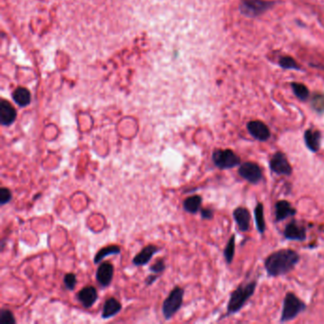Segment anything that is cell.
Here are the masks:
<instances>
[{"label":"cell","instance_id":"obj_10","mask_svg":"<svg viewBox=\"0 0 324 324\" xmlns=\"http://www.w3.org/2000/svg\"><path fill=\"white\" fill-rule=\"evenodd\" d=\"M247 130L253 138L259 142H266L271 136L268 127L260 121H250L247 124Z\"/></svg>","mask_w":324,"mask_h":324},{"label":"cell","instance_id":"obj_19","mask_svg":"<svg viewBox=\"0 0 324 324\" xmlns=\"http://www.w3.org/2000/svg\"><path fill=\"white\" fill-rule=\"evenodd\" d=\"M203 199L199 195H193L186 198L183 203V208L185 211L190 214H196L199 212L202 208Z\"/></svg>","mask_w":324,"mask_h":324},{"label":"cell","instance_id":"obj_29","mask_svg":"<svg viewBox=\"0 0 324 324\" xmlns=\"http://www.w3.org/2000/svg\"><path fill=\"white\" fill-rule=\"evenodd\" d=\"M64 283H65V286L68 290H73L75 288L76 283H77L76 276L72 273L66 274L65 277H64Z\"/></svg>","mask_w":324,"mask_h":324},{"label":"cell","instance_id":"obj_26","mask_svg":"<svg viewBox=\"0 0 324 324\" xmlns=\"http://www.w3.org/2000/svg\"><path fill=\"white\" fill-rule=\"evenodd\" d=\"M16 321L13 313L8 309H2L0 312V324H16Z\"/></svg>","mask_w":324,"mask_h":324},{"label":"cell","instance_id":"obj_21","mask_svg":"<svg viewBox=\"0 0 324 324\" xmlns=\"http://www.w3.org/2000/svg\"><path fill=\"white\" fill-rule=\"evenodd\" d=\"M13 98L20 107H26L31 102V93L25 88H18L13 93Z\"/></svg>","mask_w":324,"mask_h":324},{"label":"cell","instance_id":"obj_18","mask_svg":"<svg viewBox=\"0 0 324 324\" xmlns=\"http://www.w3.org/2000/svg\"><path fill=\"white\" fill-rule=\"evenodd\" d=\"M122 310V305L114 298H110L105 301L103 310H102V318L110 319L116 316Z\"/></svg>","mask_w":324,"mask_h":324},{"label":"cell","instance_id":"obj_13","mask_svg":"<svg viewBox=\"0 0 324 324\" xmlns=\"http://www.w3.org/2000/svg\"><path fill=\"white\" fill-rule=\"evenodd\" d=\"M76 298L85 308H91L98 300L97 290L93 286H86L78 292Z\"/></svg>","mask_w":324,"mask_h":324},{"label":"cell","instance_id":"obj_30","mask_svg":"<svg viewBox=\"0 0 324 324\" xmlns=\"http://www.w3.org/2000/svg\"><path fill=\"white\" fill-rule=\"evenodd\" d=\"M164 269H165V264H164V261H163V259H157L155 261V263L152 266H150V271L153 274H157V275L163 272Z\"/></svg>","mask_w":324,"mask_h":324},{"label":"cell","instance_id":"obj_3","mask_svg":"<svg viewBox=\"0 0 324 324\" xmlns=\"http://www.w3.org/2000/svg\"><path fill=\"white\" fill-rule=\"evenodd\" d=\"M307 305L299 299L294 293L288 292L285 295L282 305L280 323H287L296 319L301 313L305 311Z\"/></svg>","mask_w":324,"mask_h":324},{"label":"cell","instance_id":"obj_16","mask_svg":"<svg viewBox=\"0 0 324 324\" xmlns=\"http://www.w3.org/2000/svg\"><path fill=\"white\" fill-rule=\"evenodd\" d=\"M322 132L320 130H307L304 132V142L307 148L312 152H318L322 144Z\"/></svg>","mask_w":324,"mask_h":324},{"label":"cell","instance_id":"obj_31","mask_svg":"<svg viewBox=\"0 0 324 324\" xmlns=\"http://www.w3.org/2000/svg\"><path fill=\"white\" fill-rule=\"evenodd\" d=\"M201 216L205 220H211L214 217V212L210 209H201Z\"/></svg>","mask_w":324,"mask_h":324},{"label":"cell","instance_id":"obj_32","mask_svg":"<svg viewBox=\"0 0 324 324\" xmlns=\"http://www.w3.org/2000/svg\"><path fill=\"white\" fill-rule=\"evenodd\" d=\"M158 278V276L157 275H151V276H148L146 279V285H151L152 283H154L156 281V279Z\"/></svg>","mask_w":324,"mask_h":324},{"label":"cell","instance_id":"obj_12","mask_svg":"<svg viewBox=\"0 0 324 324\" xmlns=\"http://www.w3.org/2000/svg\"><path fill=\"white\" fill-rule=\"evenodd\" d=\"M234 220L241 232H247L250 228L251 216L248 209L245 208H237L233 211Z\"/></svg>","mask_w":324,"mask_h":324},{"label":"cell","instance_id":"obj_6","mask_svg":"<svg viewBox=\"0 0 324 324\" xmlns=\"http://www.w3.org/2000/svg\"><path fill=\"white\" fill-rule=\"evenodd\" d=\"M274 3L264 0H243L240 5V11L243 15L254 17L267 11Z\"/></svg>","mask_w":324,"mask_h":324},{"label":"cell","instance_id":"obj_4","mask_svg":"<svg viewBox=\"0 0 324 324\" xmlns=\"http://www.w3.org/2000/svg\"><path fill=\"white\" fill-rule=\"evenodd\" d=\"M185 291L183 288L176 286L167 296L162 303V315L165 320H170L182 307Z\"/></svg>","mask_w":324,"mask_h":324},{"label":"cell","instance_id":"obj_20","mask_svg":"<svg viewBox=\"0 0 324 324\" xmlns=\"http://www.w3.org/2000/svg\"><path fill=\"white\" fill-rule=\"evenodd\" d=\"M255 223L256 227L259 233L263 234L266 229V224L264 219V210L263 205L261 203H258L254 209Z\"/></svg>","mask_w":324,"mask_h":324},{"label":"cell","instance_id":"obj_8","mask_svg":"<svg viewBox=\"0 0 324 324\" xmlns=\"http://www.w3.org/2000/svg\"><path fill=\"white\" fill-rule=\"evenodd\" d=\"M269 167L273 173L278 175L290 176L293 172V168L290 162H288L286 155L280 151H277L273 154L269 161Z\"/></svg>","mask_w":324,"mask_h":324},{"label":"cell","instance_id":"obj_9","mask_svg":"<svg viewBox=\"0 0 324 324\" xmlns=\"http://www.w3.org/2000/svg\"><path fill=\"white\" fill-rule=\"evenodd\" d=\"M283 236L286 240L303 242L307 238V229L303 226L297 223V221L292 220L284 228Z\"/></svg>","mask_w":324,"mask_h":324},{"label":"cell","instance_id":"obj_27","mask_svg":"<svg viewBox=\"0 0 324 324\" xmlns=\"http://www.w3.org/2000/svg\"><path fill=\"white\" fill-rule=\"evenodd\" d=\"M279 65L283 69H300V67L298 66L296 61L292 57H289V56L281 57L279 59Z\"/></svg>","mask_w":324,"mask_h":324},{"label":"cell","instance_id":"obj_1","mask_svg":"<svg viewBox=\"0 0 324 324\" xmlns=\"http://www.w3.org/2000/svg\"><path fill=\"white\" fill-rule=\"evenodd\" d=\"M300 259L301 256L295 250L280 249L266 258L264 267L270 277L283 276L294 270Z\"/></svg>","mask_w":324,"mask_h":324},{"label":"cell","instance_id":"obj_5","mask_svg":"<svg viewBox=\"0 0 324 324\" xmlns=\"http://www.w3.org/2000/svg\"><path fill=\"white\" fill-rule=\"evenodd\" d=\"M212 161L220 169H231L241 165V158L231 149H215L212 153Z\"/></svg>","mask_w":324,"mask_h":324},{"label":"cell","instance_id":"obj_17","mask_svg":"<svg viewBox=\"0 0 324 324\" xmlns=\"http://www.w3.org/2000/svg\"><path fill=\"white\" fill-rule=\"evenodd\" d=\"M16 119V112L15 108L5 100L0 103V122L2 126H10Z\"/></svg>","mask_w":324,"mask_h":324},{"label":"cell","instance_id":"obj_25","mask_svg":"<svg viewBox=\"0 0 324 324\" xmlns=\"http://www.w3.org/2000/svg\"><path fill=\"white\" fill-rule=\"evenodd\" d=\"M312 108L319 113H324V94H316L313 96L311 101Z\"/></svg>","mask_w":324,"mask_h":324},{"label":"cell","instance_id":"obj_11","mask_svg":"<svg viewBox=\"0 0 324 324\" xmlns=\"http://www.w3.org/2000/svg\"><path fill=\"white\" fill-rule=\"evenodd\" d=\"M113 273H114L113 265L109 261L103 262L99 265L96 271V279L102 287H108L113 281Z\"/></svg>","mask_w":324,"mask_h":324},{"label":"cell","instance_id":"obj_28","mask_svg":"<svg viewBox=\"0 0 324 324\" xmlns=\"http://www.w3.org/2000/svg\"><path fill=\"white\" fill-rule=\"evenodd\" d=\"M12 200V192L10 189L6 187H1L0 188V204L1 206H5L9 204Z\"/></svg>","mask_w":324,"mask_h":324},{"label":"cell","instance_id":"obj_2","mask_svg":"<svg viewBox=\"0 0 324 324\" xmlns=\"http://www.w3.org/2000/svg\"><path fill=\"white\" fill-rule=\"evenodd\" d=\"M257 281H250L239 285L231 294L227 303V315H233L239 312L250 298L254 295Z\"/></svg>","mask_w":324,"mask_h":324},{"label":"cell","instance_id":"obj_14","mask_svg":"<svg viewBox=\"0 0 324 324\" xmlns=\"http://www.w3.org/2000/svg\"><path fill=\"white\" fill-rule=\"evenodd\" d=\"M161 249L156 246V245H153V244H149V245H146V247H144L141 252H139L138 254L136 255L132 260L133 264L136 265V266H143V265H146L147 264L150 259H152V257L156 253H158Z\"/></svg>","mask_w":324,"mask_h":324},{"label":"cell","instance_id":"obj_22","mask_svg":"<svg viewBox=\"0 0 324 324\" xmlns=\"http://www.w3.org/2000/svg\"><path fill=\"white\" fill-rule=\"evenodd\" d=\"M121 253V248L118 245H109L100 249L94 257V263L98 264L106 257L110 255H118Z\"/></svg>","mask_w":324,"mask_h":324},{"label":"cell","instance_id":"obj_24","mask_svg":"<svg viewBox=\"0 0 324 324\" xmlns=\"http://www.w3.org/2000/svg\"><path fill=\"white\" fill-rule=\"evenodd\" d=\"M292 89L294 91L295 95L301 100V101H305L307 100L308 96H309V91L308 89L303 85V84H300V83H293L292 84Z\"/></svg>","mask_w":324,"mask_h":324},{"label":"cell","instance_id":"obj_15","mask_svg":"<svg viewBox=\"0 0 324 324\" xmlns=\"http://www.w3.org/2000/svg\"><path fill=\"white\" fill-rule=\"evenodd\" d=\"M297 214V210L294 209L288 201L280 200L275 205L276 222H281L289 217H293Z\"/></svg>","mask_w":324,"mask_h":324},{"label":"cell","instance_id":"obj_23","mask_svg":"<svg viewBox=\"0 0 324 324\" xmlns=\"http://www.w3.org/2000/svg\"><path fill=\"white\" fill-rule=\"evenodd\" d=\"M235 250H236V238L235 235H232L224 250V256L227 264H231L235 256Z\"/></svg>","mask_w":324,"mask_h":324},{"label":"cell","instance_id":"obj_7","mask_svg":"<svg viewBox=\"0 0 324 324\" xmlns=\"http://www.w3.org/2000/svg\"><path fill=\"white\" fill-rule=\"evenodd\" d=\"M239 175L252 185H257L262 180V170L260 166L253 162H245L242 163L238 170Z\"/></svg>","mask_w":324,"mask_h":324}]
</instances>
